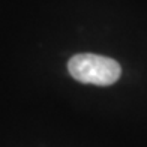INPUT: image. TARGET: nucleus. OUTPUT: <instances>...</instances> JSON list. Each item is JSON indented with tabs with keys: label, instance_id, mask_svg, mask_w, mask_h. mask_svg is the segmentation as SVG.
<instances>
[{
	"label": "nucleus",
	"instance_id": "f257e3e1",
	"mask_svg": "<svg viewBox=\"0 0 147 147\" xmlns=\"http://www.w3.org/2000/svg\"><path fill=\"white\" fill-rule=\"evenodd\" d=\"M68 71L74 80L84 84L111 86L120 78L122 68L114 59L98 54H75L68 62Z\"/></svg>",
	"mask_w": 147,
	"mask_h": 147
}]
</instances>
